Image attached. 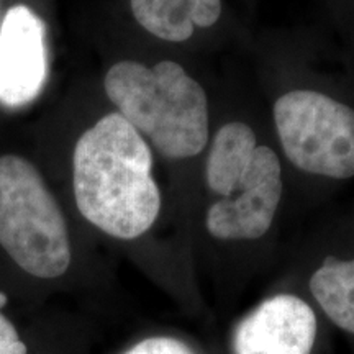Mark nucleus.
Wrapping results in <instances>:
<instances>
[{
	"mask_svg": "<svg viewBox=\"0 0 354 354\" xmlns=\"http://www.w3.org/2000/svg\"><path fill=\"white\" fill-rule=\"evenodd\" d=\"M73 194L79 214L115 240H136L156 223L162 196L153 149L120 113L104 115L77 138Z\"/></svg>",
	"mask_w": 354,
	"mask_h": 354,
	"instance_id": "nucleus-1",
	"label": "nucleus"
},
{
	"mask_svg": "<svg viewBox=\"0 0 354 354\" xmlns=\"http://www.w3.org/2000/svg\"><path fill=\"white\" fill-rule=\"evenodd\" d=\"M104 91L153 153L176 162L205 153L214 131L210 100L183 64L120 59L105 73Z\"/></svg>",
	"mask_w": 354,
	"mask_h": 354,
	"instance_id": "nucleus-2",
	"label": "nucleus"
},
{
	"mask_svg": "<svg viewBox=\"0 0 354 354\" xmlns=\"http://www.w3.org/2000/svg\"><path fill=\"white\" fill-rule=\"evenodd\" d=\"M203 180L212 196L205 212L212 238L236 243L268 234L284 196L282 161L250 123L230 120L212 131Z\"/></svg>",
	"mask_w": 354,
	"mask_h": 354,
	"instance_id": "nucleus-3",
	"label": "nucleus"
},
{
	"mask_svg": "<svg viewBox=\"0 0 354 354\" xmlns=\"http://www.w3.org/2000/svg\"><path fill=\"white\" fill-rule=\"evenodd\" d=\"M0 246L38 279L61 277L73 261L59 203L38 167L19 154L0 156Z\"/></svg>",
	"mask_w": 354,
	"mask_h": 354,
	"instance_id": "nucleus-4",
	"label": "nucleus"
},
{
	"mask_svg": "<svg viewBox=\"0 0 354 354\" xmlns=\"http://www.w3.org/2000/svg\"><path fill=\"white\" fill-rule=\"evenodd\" d=\"M277 143L290 166L330 180L354 179V105L320 88H290L274 100Z\"/></svg>",
	"mask_w": 354,
	"mask_h": 354,
	"instance_id": "nucleus-5",
	"label": "nucleus"
},
{
	"mask_svg": "<svg viewBox=\"0 0 354 354\" xmlns=\"http://www.w3.org/2000/svg\"><path fill=\"white\" fill-rule=\"evenodd\" d=\"M46 26L25 3L3 12L0 25V105L17 110L33 104L48 79Z\"/></svg>",
	"mask_w": 354,
	"mask_h": 354,
	"instance_id": "nucleus-6",
	"label": "nucleus"
},
{
	"mask_svg": "<svg viewBox=\"0 0 354 354\" xmlns=\"http://www.w3.org/2000/svg\"><path fill=\"white\" fill-rule=\"evenodd\" d=\"M318 323L312 305L294 294H277L261 302L240 322L234 354H312Z\"/></svg>",
	"mask_w": 354,
	"mask_h": 354,
	"instance_id": "nucleus-7",
	"label": "nucleus"
},
{
	"mask_svg": "<svg viewBox=\"0 0 354 354\" xmlns=\"http://www.w3.org/2000/svg\"><path fill=\"white\" fill-rule=\"evenodd\" d=\"M133 19L146 33L169 44L187 43L218 24L221 0H130Z\"/></svg>",
	"mask_w": 354,
	"mask_h": 354,
	"instance_id": "nucleus-8",
	"label": "nucleus"
},
{
	"mask_svg": "<svg viewBox=\"0 0 354 354\" xmlns=\"http://www.w3.org/2000/svg\"><path fill=\"white\" fill-rule=\"evenodd\" d=\"M308 289L322 312L354 336V254L326 256L310 277Z\"/></svg>",
	"mask_w": 354,
	"mask_h": 354,
	"instance_id": "nucleus-9",
	"label": "nucleus"
},
{
	"mask_svg": "<svg viewBox=\"0 0 354 354\" xmlns=\"http://www.w3.org/2000/svg\"><path fill=\"white\" fill-rule=\"evenodd\" d=\"M125 354H194L187 344L167 336H154L136 343Z\"/></svg>",
	"mask_w": 354,
	"mask_h": 354,
	"instance_id": "nucleus-10",
	"label": "nucleus"
},
{
	"mask_svg": "<svg viewBox=\"0 0 354 354\" xmlns=\"http://www.w3.org/2000/svg\"><path fill=\"white\" fill-rule=\"evenodd\" d=\"M26 344L21 342L19 331L12 322L0 312V354H26Z\"/></svg>",
	"mask_w": 354,
	"mask_h": 354,
	"instance_id": "nucleus-11",
	"label": "nucleus"
},
{
	"mask_svg": "<svg viewBox=\"0 0 354 354\" xmlns=\"http://www.w3.org/2000/svg\"><path fill=\"white\" fill-rule=\"evenodd\" d=\"M3 305H6V297H3V295L0 294V308H2Z\"/></svg>",
	"mask_w": 354,
	"mask_h": 354,
	"instance_id": "nucleus-12",
	"label": "nucleus"
},
{
	"mask_svg": "<svg viewBox=\"0 0 354 354\" xmlns=\"http://www.w3.org/2000/svg\"><path fill=\"white\" fill-rule=\"evenodd\" d=\"M2 19H3V12H2V0H0V25H2Z\"/></svg>",
	"mask_w": 354,
	"mask_h": 354,
	"instance_id": "nucleus-13",
	"label": "nucleus"
}]
</instances>
